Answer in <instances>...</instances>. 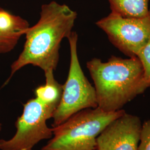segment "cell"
I'll return each mask as SVG.
<instances>
[{
    "instance_id": "obj_1",
    "label": "cell",
    "mask_w": 150,
    "mask_h": 150,
    "mask_svg": "<svg viewBox=\"0 0 150 150\" xmlns=\"http://www.w3.org/2000/svg\"><path fill=\"white\" fill-rule=\"evenodd\" d=\"M77 17L76 12L65 4L51 1L42 6L38 23L26 31L23 49L11 65V75L7 82L17 71L28 64L43 71L56 70L61 43L70 36Z\"/></svg>"
},
{
    "instance_id": "obj_2",
    "label": "cell",
    "mask_w": 150,
    "mask_h": 150,
    "mask_svg": "<svg viewBox=\"0 0 150 150\" xmlns=\"http://www.w3.org/2000/svg\"><path fill=\"white\" fill-rule=\"evenodd\" d=\"M87 67L94 82L97 107L105 111L122 110L150 87L137 57L112 56L106 62L93 58L87 62Z\"/></svg>"
},
{
    "instance_id": "obj_3",
    "label": "cell",
    "mask_w": 150,
    "mask_h": 150,
    "mask_svg": "<svg viewBox=\"0 0 150 150\" xmlns=\"http://www.w3.org/2000/svg\"><path fill=\"white\" fill-rule=\"evenodd\" d=\"M125 112H108L99 107L86 108L52 127L53 137L41 150H95L97 137L107 126Z\"/></svg>"
},
{
    "instance_id": "obj_4",
    "label": "cell",
    "mask_w": 150,
    "mask_h": 150,
    "mask_svg": "<svg viewBox=\"0 0 150 150\" xmlns=\"http://www.w3.org/2000/svg\"><path fill=\"white\" fill-rule=\"evenodd\" d=\"M70 49V64L62 96L54 112L52 127L64 122L75 113L86 108L97 107L95 87L91 85L81 69L77 54L78 35L72 31L67 38Z\"/></svg>"
},
{
    "instance_id": "obj_5",
    "label": "cell",
    "mask_w": 150,
    "mask_h": 150,
    "mask_svg": "<svg viewBox=\"0 0 150 150\" xmlns=\"http://www.w3.org/2000/svg\"><path fill=\"white\" fill-rule=\"evenodd\" d=\"M54 113L36 97L28 100L15 122L16 134L8 140L0 139V150H31L40 141L51 138L53 129L46 121Z\"/></svg>"
},
{
    "instance_id": "obj_6",
    "label": "cell",
    "mask_w": 150,
    "mask_h": 150,
    "mask_svg": "<svg viewBox=\"0 0 150 150\" xmlns=\"http://www.w3.org/2000/svg\"><path fill=\"white\" fill-rule=\"evenodd\" d=\"M110 41L129 57L136 55L150 40V9L147 16L127 18L111 12L96 23Z\"/></svg>"
},
{
    "instance_id": "obj_7",
    "label": "cell",
    "mask_w": 150,
    "mask_h": 150,
    "mask_svg": "<svg viewBox=\"0 0 150 150\" xmlns=\"http://www.w3.org/2000/svg\"><path fill=\"white\" fill-rule=\"evenodd\" d=\"M142 125L138 116L125 112L97 137L96 150H137Z\"/></svg>"
},
{
    "instance_id": "obj_8",
    "label": "cell",
    "mask_w": 150,
    "mask_h": 150,
    "mask_svg": "<svg viewBox=\"0 0 150 150\" xmlns=\"http://www.w3.org/2000/svg\"><path fill=\"white\" fill-rule=\"evenodd\" d=\"M29 27L28 22L21 17L0 8V54L12 51Z\"/></svg>"
},
{
    "instance_id": "obj_9",
    "label": "cell",
    "mask_w": 150,
    "mask_h": 150,
    "mask_svg": "<svg viewBox=\"0 0 150 150\" xmlns=\"http://www.w3.org/2000/svg\"><path fill=\"white\" fill-rule=\"evenodd\" d=\"M54 70L44 71L46 83L38 86L34 91L36 98L54 112L59 105L63 91V85L55 80Z\"/></svg>"
},
{
    "instance_id": "obj_10",
    "label": "cell",
    "mask_w": 150,
    "mask_h": 150,
    "mask_svg": "<svg viewBox=\"0 0 150 150\" xmlns=\"http://www.w3.org/2000/svg\"><path fill=\"white\" fill-rule=\"evenodd\" d=\"M111 12L127 18H141L149 13L150 0H108Z\"/></svg>"
},
{
    "instance_id": "obj_11",
    "label": "cell",
    "mask_w": 150,
    "mask_h": 150,
    "mask_svg": "<svg viewBox=\"0 0 150 150\" xmlns=\"http://www.w3.org/2000/svg\"><path fill=\"white\" fill-rule=\"evenodd\" d=\"M136 56L143 67L145 81L150 86V40L139 50Z\"/></svg>"
},
{
    "instance_id": "obj_12",
    "label": "cell",
    "mask_w": 150,
    "mask_h": 150,
    "mask_svg": "<svg viewBox=\"0 0 150 150\" xmlns=\"http://www.w3.org/2000/svg\"><path fill=\"white\" fill-rule=\"evenodd\" d=\"M137 150H150V120L142 125Z\"/></svg>"
},
{
    "instance_id": "obj_13",
    "label": "cell",
    "mask_w": 150,
    "mask_h": 150,
    "mask_svg": "<svg viewBox=\"0 0 150 150\" xmlns=\"http://www.w3.org/2000/svg\"><path fill=\"white\" fill-rule=\"evenodd\" d=\"M1 129H2V125L0 123V131H1Z\"/></svg>"
},
{
    "instance_id": "obj_14",
    "label": "cell",
    "mask_w": 150,
    "mask_h": 150,
    "mask_svg": "<svg viewBox=\"0 0 150 150\" xmlns=\"http://www.w3.org/2000/svg\"></svg>"
},
{
    "instance_id": "obj_15",
    "label": "cell",
    "mask_w": 150,
    "mask_h": 150,
    "mask_svg": "<svg viewBox=\"0 0 150 150\" xmlns=\"http://www.w3.org/2000/svg\"></svg>"
}]
</instances>
